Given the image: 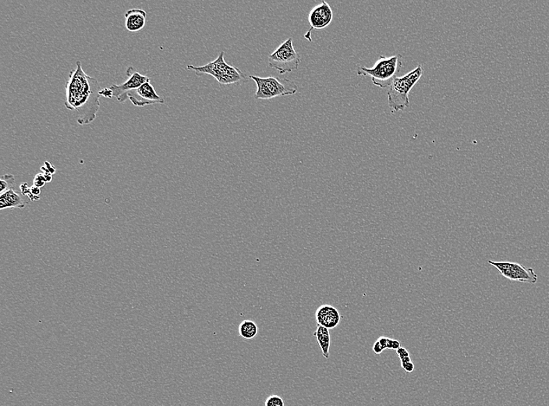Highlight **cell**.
Wrapping results in <instances>:
<instances>
[{"label": "cell", "instance_id": "cell-1", "mask_svg": "<svg viewBox=\"0 0 549 406\" xmlns=\"http://www.w3.org/2000/svg\"><path fill=\"white\" fill-rule=\"evenodd\" d=\"M100 86L95 77L88 75L81 61L71 70L66 84L65 106L76 112V120L80 125L93 123L100 108Z\"/></svg>", "mask_w": 549, "mask_h": 406}, {"label": "cell", "instance_id": "cell-2", "mask_svg": "<svg viewBox=\"0 0 549 406\" xmlns=\"http://www.w3.org/2000/svg\"><path fill=\"white\" fill-rule=\"evenodd\" d=\"M403 67V56L397 54L390 57L380 56L374 67H358L360 76L370 77L374 86L385 88L390 87Z\"/></svg>", "mask_w": 549, "mask_h": 406}, {"label": "cell", "instance_id": "cell-3", "mask_svg": "<svg viewBox=\"0 0 549 406\" xmlns=\"http://www.w3.org/2000/svg\"><path fill=\"white\" fill-rule=\"evenodd\" d=\"M424 74V68L417 66L412 72L403 77H397L390 87L388 93L389 107L392 112L404 111L409 107V94L411 89L421 79Z\"/></svg>", "mask_w": 549, "mask_h": 406}, {"label": "cell", "instance_id": "cell-4", "mask_svg": "<svg viewBox=\"0 0 549 406\" xmlns=\"http://www.w3.org/2000/svg\"><path fill=\"white\" fill-rule=\"evenodd\" d=\"M250 79L256 83L257 91L255 95L256 100H271L280 96L292 95L298 93L296 84L288 79L279 77H261L250 75Z\"/></svg>", "mask_w": 549, "mask_h": 406}, {"label": "cell", "instance_id": "cell-5", "mask_svg": "<svg viewBox=\"0 0 549 406\" xmlns=\"http://www.w3.org/2000/svg\"><path fill=\"white\" fill-rule=\"evenodd\" d=\"M224 55L225 52L222 51L214 61L208 63L202 67L189 65L186 68L193 70L198 76L209 75L214 77L221 85H231V84L246 79V75L240 69L230 66L225 61Z\"/></svg>", "mask_w": 549, "mask_h": 406}, {"label": "cell", "instance_id": "cell-6", "mask_svg": "<svg viewBox=\"0 0 549 406\" xmlns=\"http://www.w3.org/2000/svg\"><path fill=\"white\" fill-rule=\"evenodd\" d=\"M301 57L294 47L293 38L283 42L273 54L269 56V66L276 69L280 75L294 72L299 69Z\"/></svg>", "mask_w": 549, "mask_h": 406}, {"label": "cell", "instance_id": "cell-7", "mask_svg": "<svg viewBox=\"0 0 549 406\" xmlns=\"http://www.w3.org/2000/svg\"><path fill=\"white\" fill-rule=\"evenodd\" d=\"M488 263L498 270L504 278L510 281L533 283V285L538 282V275L533 268H527L518 263L509 261L488 260Z\"/></svg>", "mask_w": 549, "mask_h": 406}, {"label": "cell", "instance_id": "cell-8", "mask_svg": "<svg viewBox=\"0 0 549 406\" xmlns=\"http://www.w3.org/2000/svg\"><path fill=\"white\" fill-rule=\"evenodd\" d=\"M127 80L121 85H113V96L120 102H125L128 99L127 95L133 90L137 89L145 83L151 81L150 77L141 75L134 67H129L127 70Z\"/></svg>", "mask_w": 549, "mask_h": 406}, {"label": "cell", "instance_id": "cell-9", "mask_svg": "<svg viewBox=\"0 0 549 406\" xmlns=\"http://www.w3.org/2000/svg\"><path fill=\"white\" fill-rule=\"evenodd\" d=\"M333 12L331 6L326 1H322L320 4L315 6L310 11L308 15V22L311 25L308 33L305 36L309 42H312L311 32L313 29H324L328 27L333 22Z\"/></svg>", "mask_w": 549, "mask_h": 406}, {"label": "cell", "instance_id": "cell-10", "mask_svg": "<svg viewBox=\"0 0 549 406\" xmlns=\"http://www.w3.org/2000/svg\"><path fill=\"white\" fill-rule=\"evenodd\" d=\"M127 97L131 100L134 106L138 107L163 104L165 102L164 99L158 95L150 81L129 93Z\"/></svg>", "mask_w": 549, "mask_h": 406}, {"label": "cell", "instance_id": "cell-11", "mask_svg": "<svg viewBox=\"0 0 549 406\" xmlns=\"http://www.w3.org/2000/svg\"><path fill=\"white\" fill-rule=\"evenodd\" d=\"M315 319L318 325L333 329L339 325L341 318L337 308L331 305H322L316 311Z\"/></svg>", "mask_w": 549, "mask_h": 406}, {"label": "cell", "instance_id": "cell-12", "mask_svg": "<svg viewBox=\"0 0 549 406\" xmlns=\"http://www.w3.org/2000/svg\"><path fill=\"white\" fill-rule=\"evenodd\" d=\"M125 28L131 32H138L145 27L147 14L144 10L132 9L125 13Z\"/></svg>", "mask_w": 549, "mask_h": 406}, {"label": "cell", "instance_id": "cell-13", "mask_svg": "<svg viewBox=\"0 0 549 406\" xmlns=\"http://www.w3.org/2000/svg\"><path fill=\"white\" fill-rule=\"evenodd\" d=\"M27 203L24 202L23 198L14 189L5 192L0 196V210L26 208Z\"/></svg>", "mask_w": 549, "mask_h": 406}, {"label": "cell", "instance_id": "cell-14", "mask_svg": "<svg viewBox=\"0 0 549 406\" xmlns=\"http://www.w3.org/2000/svg\"><path fill=\"white\" fill-rule=\"evenodd\" d=\"M314 336L318 341L323 357L326 359H328L331 337L328 328L318 325L317 330L314 333Z\"/></svg>", "mask_w": 549, "mask_h": 406}, {"label": "cell", "instance_id": "cell-15", "mask_svg": "<svg viewBox=\"0 0 549 406\" xmlns=\"http://www.w3.org/2000/svg\"><path fill=\"white\" fill-rule=\"evenodd\" d=\"M258 333L257 325L252 320H244L239 326V334L244 339H253Z\"/></svg>", "mask_w": 549, "mask_h": 406}, {"label": "cell", "instance_id": "cell-16", "mask_svg": "<svg viewBox=\"0 0 549 406\" xmlns=\"http://www.w3.org/2000/svg\"><path fill=\"white\" fill-rule=\"evenodd\" d=\"M15 185V178L13 175H6L0 179V193L3 194L6 191L13 189Z\"/></svg>", "mask_w": 549, "mask_h": 406}, {"label": "cell", "instance_id": "cell-17", "mask_svg": "<svg viewBox=\"0 0 549 406\" xmlns=\"http://www.w3.org/2000/svg\"><path fill=\"white\" fill-rule=\"evenodd\" d=\"M266 406H284V401L283 398L278 396H269L264 403Z\"/></svg>", "mask_w": 549, "mask_h": 406}, {"label": "cell", "instance_id": "cell-18", "mask_svg": "<svg viewBox=\"0 0 549 406\" xmlns=\"http://www.w3.org/2000/svg\"><path fill=\"white\" fill-rule=\"evenodd\" d=\"M47 180L45 179L44 175L42 173H37L34 178L33 185L38 187V188H42L47 184Z\"/></svg>", "mask_w": 549, "mask_h": 406}, {"label": "cell", "instance_id": "cell-19", "mask_svg": "<svg viewBox=\"0 0 549 406\" xmlns=\"http://www.w3.org/2000/svg\"><path fill=\"white\" fill-rule=\"evenodd\" d=\"M400 347L401 346H400V343L399 341L389 338L388 347H387V349L392 350H397L399 349Z\"/></svg>", "mask_w": 549, "mask_h": 406}, {"label": "cell", "instance_id": "cell-20", "mask_svg": "<svg viewBox=\"0 0 549 406\" xmlns=\"http://www.w3.org/2000/svg\"><path fill=\"white\" fill-rule=\"evenodd\" d=\"M100 95L104 96V97L108 99H111L113 96V93L111 88H106L101 90Z\"/></svg>", "mask_w": 549, "mask_h": 406}, {"label": "cell", "instance_id": "cell-21", "mask_svg": "<svg viewBox=\"0 0 549 406\" xmlns=\"http://www.w3.org/2000/svg\"><path fill=\"white\" fill-rule=\"evenodd\" d=\"M20 190L23 196H28L31 193V187L29 186L28 183L24 182L20 186Z\"/></svg>", "mask_w": 549, "mask_h": 406}, {"label": "cell", "instance_id": "cell-22", "mask_svg": "<svg viewBox=\"0 0 549 406\" xmlns=\"http://www.w3.org/2000/svg\"><path fill=\"white\" fill-rule=\"evenodd\" d=\"M384 350L385 349L383 346L381 345L379 343V341L377 340L376 341V343H374L373 345V352L376 354H378V355H379V354L382 353Z\"/></svg>", "mask_w": 549, "mask_h": 406}, {"label": "cell", "instance_id": "cell-23", "mask_svg": "<svg viewBox=\"0 0 549 406\" xmlns=\"http://www.w3.org/2000/svg\"><path fill=\"white\" fill-rule=\"evenodd\" d=\"M44 166L47 167V169L51 173V175H54V173L56 171V167L53 164H51V163L48 162V161H46V162H45V164H44Z\"/></svg>", "mask_w": 549, "mask_h": 406}, {"label": "cell", "instance_id": "cell-24", "mask_svg": "<svg viewBox=\"0 0 549 406\" xmlns=\"http://www.w3.org/2000/svg\"><path fill=\"white\" fill-rule=\"evenodd\" d=\"M41 192H42L41 189L38 188V187H36L35 185L31 187V194H33V195L38 196H40Z\"/></svg>", "mask_w": 549, "mask_h": 406}, {"label": "cell", "instance_id": "cell-25", "mask_svg": "<svg viewBox=\"0 0 549 406\" xmlns=\"http://www.w3.org/2000/svg\"><path fill=\"white\" fill-rule=\"evenodd\" d=\"M45 179H46L47 183H50L51 180H53V175H51L50 173L47 172L43 173Z\"/></svg>", "mask_w": 549, "mask_h": 406}, {"label": "cell", "instance_id": "cell-26", "mask_svg": "<svg viewBox=\"0 0 549 406\" xmlns=\"http://www.w3.org/2000/svg\"><path fill=\"white\" fill-rule=\"evenodd\" d=\"M28 197L29 198L30 201L33 202L38 201L41 198L40 196H35L33 194H31V193H30Z\"/></svg>", "mask_w": 549, "mask_h": 406}]
</instances>
